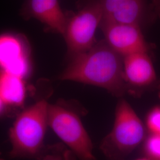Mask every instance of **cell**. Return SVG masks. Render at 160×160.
Here are the masks:
<instances>
[{"instance_id": "cell-13", "label": "cell", "mask_w": 160, "mask_h": 160, "mask_svg": "<svg viewBox=\"0 0 160 160\" xmlns=\"http://www.w3.org/2000/svg\"><path fill=\"white\" fill-rule=\"evenodd\" d=\"M143 150L146 157L160 160V135L151 133L145 141Z\"/></svg>"}, {"instance_id": "cell-9", "label": "cell", "mask_w": 160, "mask_h": 160, "mask_svg": "<svg viewBox=\"0 0 160 160\" xmlns=\"http://www.w3.org/2000/svg\"><path fill=\"white\" fill-rule=\"evenodd\" d=\"M102 20L141 27L147 15L145 0H100Z\"/></svg>"}, {"instance_id": "cell-8", "label": "cell", "mask_w": 160, "mask_h": 160, "mask_svg": "<svg viewBox=\"0 0 160 160\" xmlns=\"http://www.w3.org/2000/svg\"><path fill=\"white\" fill-rule=\"evenodd\" d=\"M20 15L25 20H38L48 32L64 33L67 15L61 9L58 0H26L20 10Z\"/></svg>"}, {"instance_id": "cell-16", "label": "cell", "mask_w": 160, "mask_h": 160, "mask_svg": "<svg viewBox=\"0 0 160 160\" xmlns=\"http://www.w3.org/2000/svg\"><path fill=\"white\" fill-rule=\"evenodd\" d=\"M8 109H10V108L6 105V103L4 102V101L0 97V117L6 114Z\"/></svg>"}, {"instance_id": "cell-18", "label": "cell", "mask_w": 160, "mask_h": 160, "mask_svg": "<svg viewBox=\"0 0 160 160\" xmlns=\"http://www.w3.org/2000/svg\"><path fill=\"white\" fill-rule=\"evenodd\" d=\"M1 155H2V153L0 152V160H4V159L2 158V156H1Z\"/></svg>"}, {"instance_id": "cell-2", "label": "cell", "mask_w": 160, "mask_h": 160, "mask_svg": "<svg viewBox=\"0 0 160 160\" xmlns=\"http://www.w3.org/2000/svg\"><path fill=\"white\" fill-rule=\"evenodd\" d=\"M42 92L34 103L23 109L10 129L11 158L40 160L46 145L44 139L48 125V98L51 90L47 82H42Z\"/></svg>"}, {"instance_id": "cell-12", "label": "cell", "mask_w": 160, "mask_h": 160, "mask_svg": "<svg viewBox=\"0 0 160 160\" xmlns=\"http://www.w3.org/2000/svg\"><path fill=\"white\" fill-rule=\"evenodd\" d=\"M75 155L61 143L46 145L39 160H75Z\"/></svg>"}, {"instance_id": "cell-5", "label": "cell", "mask_w": 160, "mask_h": 160, "mask_svg": "<svg viewBox=\"0 0 160 160\" xmlns=\"http://www.w3.org/2000/svg\"><path fill=\"white\" fill-rule=\"evenodd\" d=\"M66 12L67 21L62 36L69 59L88 51L96 44V32L103 14L100 0H81L77 12Z\"/></svg>"}, {"instance_id": "cell-6", "label": "cell", "mask_w": 160, "mask_h": 160, "mask_svg": "<svg viewBox=\"0 0 160 160\" xmlns=\"http://www.w3.org/2000/svg\"><path fill=\"white\" fill-rule=\"evenodd\" d=\"M30 48L28 40L22 34H0V71L23 79L32 72Z\"/></svg>"}, {"instance_id": "cell-17", "label": "cell", "mask_w": 160, "mask_h": 160, "mask_svg": "<svg viewBox=\"0 0 160 160\" xmlns=\"http://www.w3.org/2000/svg\"><path fill=\"white\" fill-rule=\"evenodd\" d=\"M152 160V159H151V158H148V157H142V158H138L137 160Z\"/></svg>"}, {"instance_id": "cell-3", "label": "cell", "mask_w": 160, "mask_h": 160, "mask_svg": "<svg viewBox=\"0 0 160 160\" xmlns=\"http://www.w3.org/2000/svg\"><path fill=\"white\" fill-rule=\"evenodd\" d=\"M145 136L142 121L131 106L125 100H121L116 108L113 128L100 148L108 160H125Z\"/></svg>"}, {"instance_id": "cell-4", "label": "cell", "mask_w": 160, "mask_h": 160, "mask_svg": "<svg viewBox=\"0 0 160 160\" xmlns=\"http://www.w3.org/2000/svg\"><path fill=\"white\" fill-rule=\"evenodd\" d=\"M77 110L63 100L49 104L48 125L78 160H96L92 139Z\"/></svg>"}, {"instance_id": "cell-15", "label": "cell", "mask_w": 160, "mask_h": 160, "mask_svg": "<svg viewBox=\"0 0 160 160\" xmlns=\"http://www.w3.org/2000/svg\"><path fill=\"white\" fill-rule=\"evenodd\" d=\"M151 9L154 14L160 17V0H152Z\"/></svg>"}, {"instance_id": "cell-14", "label": "cell", "mask_w": 160, "mask_h": 160, "mask_svg": "<svg viewBox=\"0 0 160 160\" xmlns=\"http://www.w3.org/2000/svg\"><path fill=\"white\" fill-rule=\"evenodd\" d=\"M146 124L152 134L160 135V107H155L149 112Z\"/></svg>"}, {"instance_id": "cell-1", "label": "cell", "mask_w": 160, "mask_h": 160, "mask_svg": "<svg viewBox=\"0 0 160 160\" xmlns=\"http://www.w3.org/2000/svg\"><path fill=\"white\" fill-rule=\"evenodd\" d=\"M68 60L67 67L59 75V80L97 86L119 97L129 90L123 74V57L104 39Z\"/></svg>"}, {"instance_id": "cell-7", "label": "cell", "mask_w": 160, "mask_h": 160, "mask_svg": "<svg viewBox=\"0 0 160 160\" xmlns=\"http://www.w3.org/2000/svg\"><path fill=\"white\" fill-rule=\"evenodd\" d=\"M99 27L109 46L122 57L139 52H148L149 46L140 26L102 20Z\"/></svg>"}, {"instance_id": "cell-11", "label": "cell", "mask_w": 160, "mask_h": 160, "mask_svg": "<svg viewBox=\"0 0 160 160\" xmlns=\"http://www.w3.org/2000/svg\"><path fill=\"white\" fill-rule=\"evenodd\" d=\"M27 91L24 79L0 71V97L10 109L23 106Z\"/></svg>"}, {"instance_id": "cell-10", "label": "cell", "mask_w": 160, "mask_h": 160, "mask_svg": "<svg viewBox=\"0 0 160 160\" xmlns=\"http://www.w3.org/2000/svg\"><path fill=\"white\" fill-rule=\"evenodd\" d=\"M123 74L126 84L142 87L152 84L157 75L148 52H139L123 57Z\"/></svg>"}]
</instances>
